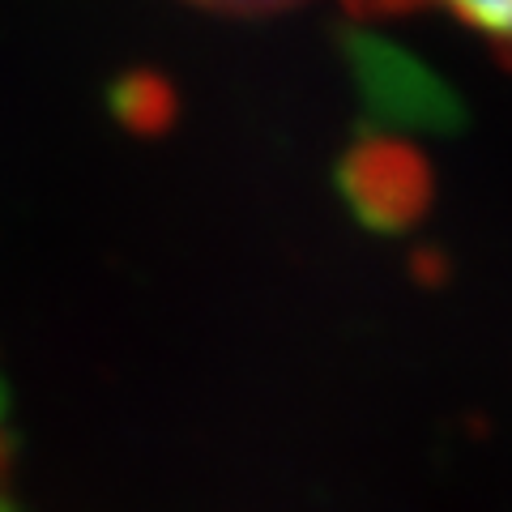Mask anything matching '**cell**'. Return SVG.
Listing matches in <instances>:
<instances>
[{
	"label": "cell",
	"instance_id": "1",
	"mask_svg": "<svg viewBox=\"0 0 512 512\" xmlns=\"http://www.w3.org/2000/svg\"><path fill=\"white\" fill-rule=\"evenodd\" d=\"M355 5L376 13H440L512 56V0H355Z\"/></svg>",
	"mask_w": 512,
	"mask_h": 512
},
{
	"label": "cell",
	"instance_id": "2",
	"mask_svg": "<svg viewBox=\"0 0 512 512\" xmlns=\"http://www.w3.org/2000/svg\"><path fill=\"white\" fill-rule=\"evenodd\" d=\"M205 9H222V13H269V9H286L295 0H192Z\"/></svg>",
	"mask_w": 512,
	"mask_h": 512
}]
</instances>
